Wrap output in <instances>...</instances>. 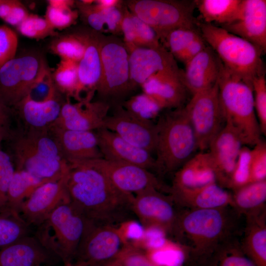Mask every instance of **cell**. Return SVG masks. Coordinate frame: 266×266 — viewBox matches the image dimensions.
Instances as JSON below:
<instances>
[{"instance_id":"cell-5","label":"cell","mask_w":266,"mask_h":266,"mask_svg":"<svg viewBox=\"0 0 266 266\" xmlns=\"http://www.w3.org/2000/svg\"><path fill=\"white\" fill-rule=\"evenodd\" d=\"M198 26L206 43L231 73L250 82L265 73L264 52L259 47L212 24L198 23Z\"/></svg>"},{"instance_id":"cell-21","label":"cell","mask_w":266,"mask_h":266,"mask_svg":"<svg viewBox=\"0 0 266 266\" xmlns=\"http://www.w3.org/2000/svg\"><path fill=\"white\" fill-rule=\"evenodd\" d=\"M140 87L143 93L154 98L164 109L183 107L188 92L182 80V70L178 66L153 74Z\"/></svg>"},{"instance_id":"cell-8","label":"cell","mask_w":266,"mask_h":266,"mask_svg":"<svg viewBox=\"0 0 266 266\" xmlns=\"http://www.w3.org/2000/svg\"><path fill=\"white\" fill-rule=\"evenodd\" d=\"M100 57L101 76L96 92L100 100L117 104L135 89L130 79L128 51L114 35H103Z\"/></svg>"},{"instance_id":"cell-37","label":"cell","mask_w":266,"mask_h":266,"mask_svg":"<svg viewBox=\"0 0 266 266\" xmlns=\"http://www.w3.org/2000/svg\"><path fill=\"white\" fill-rule=\"evenodd\" d=\"M152 262L160 266H190L186 249L176 241L169 238L162 247L144 252Z\"/></svg>"},{"instance_id":"cell-46","label":"cell","mask_w":266,"mask_h":266,"mask_svg":"<svg viewBox=\"0 0 266 266\" xmlns=\"http://www.w3.org/2000/svg\"><path fill=\"white\" fill-rule=\"evenodd\" d=\"M116 227L124 247L138 249L145 230L144 225L139 221L129 218L120 222Z\"/></svg>"},{"instance_id":"cell-27","label":"cell","mask_w":266,"mask_h":266,"mask_svg":"<svg viewBox=\"0 0 266 266\" xmlns=\"http://www.w3.org/2000/svg\"><path fill=\"white\" fill-rule=\"evenodd\" d=\"M53 256L30 234L0 249V266H43Z\"/></svg>"},{"instance_id":"cell-28","label":"cell","mask_w":266,"mask_h":266,"mask_svg":"<svg viewBox=\"0 0 266 266\" xmlns=\"http://www.w3.org/2000/svg\"><path fill=\"white\" fill-rule=\"evenodd\" d=\"M213 183L217 178L212 159L209 152L201 151L175 172L169 189H195Z\"/></svg>"},{"instance_id":"cell-26","label":"cell","mask_w":266,"mask_h":266,"mask_svg":"<svg viewBox=\"0 0 266 266\" xmlns=\"http://www.w3.org/2000/svg\"><path fill=\"white\" fill-rule=\"evenodd\" d=\"M168 194L183 209H212L232 205V193L217 183L195 189H169Z\"/></svg>"},{"instance_id":"cell-52","label":"cell","mask_w":266,"mask_h":266,"mask_svg":"<svg viewBox=\"0 0 266 266\" xmlns=\"http://www.w3.org/2000/svg\"><path fill=\"white\" fill-rule=\"evenodd\" d=\"M144 226V235L138 249L144 252L156 249L163 246L169 238L166 231L159 226Z\"/></svg>"},{"instance_id":"cell-61","label":"cell","mask_w":266,"mask_h":266,"mask_svg":"<svg viewBox=\"0 0 266 266\" xmlns=\"http://www.w3.org/2000/svg\"><path fill=\"white\" fill-rule=\"evenodd\" d=\"M86 265L83 263H70L68 264H64L63 266H85Z\"/></svg>"},{"instance_id":"cell-20","label":"cell","mask_w":266,"mask_h":266,"mask_svg":"<svg viewBox=\"0 0 266 266\" xmlns=\"http://www.w3.org/2000/svg\"><path fill=\"white\" fill-rule=\"evenodd\" d=\"M87 45L78 63V84L73 98L76 101L92 100L101 76L100 47L103 34L86 30Z\"/></svg>"},{"instance_id":"cell-47","label":"cell","mask_w":266,"mask_h":266,"mask_svg":"<svg viewBox=\"0 0 266 266\" xmlns=\"http://www.w3.org/2000/svg\"><path fill=\"white\" fill-rule=\"evenodd\" d=\"M132 19L137 47L160 48L164 46L158 33L152 28L133 13Z\"/></svg>"},{"instance_id":"cell-59","label":"cell","mask_w":266,"mask_h":266,"mask_svg":"<svg viewBox=\"0 0 266 266\" xmlns=\"http://www.w3.org/2000/svg\"><path fill=\"white\" fill-rule=\"evenodd\" d=\"M14 0H4L0 5V18L4 20L8 16Z\"/></svg>"},{"instance_id":"cell-42","label":"cell","mask_w":266,"mask_h":266,"mask_svg":"<svg viewBox=\"0 0 266 266\" xmlns=\"http://www.w3.org/2000/svg\"><path fill=\"white\" fill-rule=\"evenodd\" d=\"M16 29L24 36L35 39L58 34L45 18L34 14H30Z\"/></svg>"},{"instance_id":"cell-31","label":"cell","mask_w":266,"mask_h":266,"mask_svg":"<svg viewBox=\"0 0 266 266\" xmlns=\"http://www.w3.org/2000/svg\"><path fill=\"white\" fill-rule=\"evenodd\" d=\"M240 237L224 242L191 266H258L243 252Z\"/></svg>"},{"instance_id":"cell-30","label":"cell","mask_w":266,"mask_h":266,"mask_svg":"<svg viewBox=\"0 0 266 266\" xmlns=\"http://www.w3.org/2000/svg\"><path fill=\"white\" fill-rule=\"evenodd\" d=\"M64 101L57 95L44 102H35L24 98L15 107L27 129L49 130L57 121Z\"/></svg>"},{"instance_id":"cell-53","label":"cell","mask_w":266,"mask_h":266,"mask_svg":"<svg viewBox=\"0 0 266 266\" xmlns=\"http://www.w3.org/2000/svg\"><path fill=\"white\" fill-rule=\"evenodd\" d=\"M121 253V266H160L149 259L144 251L139 249L124 247Z\"/></svg>"},{"instance_id":"cell-7","label":"cell","mask_w":266,"mask_h":266,"mask_svg":"<svg viewBox=\"0 0 266 266\" xmlns=\"http://www.w3.org/2000/svg\"><path fill=\"white\" fill-rule=\"evenodd\" d=\"M87 220L70 202L57 207L36 228L42 245L64 264L73 263Z\"/></svg>"},{"instance_id":"cell-40","label":"cell","mask_w":266,"mask_h":266,"mask_svg":"<svg viewBox=\"0 0 266 266\" xmlns=\"http://www.w3.org/2000/svg\"><path fill=\"white\" fill-rule=\"evenodd\" d=\"M200 33L196 27H181L169 32L162 42L174 58L178 60L190 43Z\"/></svg>"},{"instance_id":"cell-23","label":"cell","mask_w":266,"mask_h":266,"mask_svg":"<svg viewBox=\"0 0 266 266\" xmlns=\"http://www.w3.org/2000/svg\"><path fill=\"white\" fill-rule=\"evenodd\" d=\"M182 70V80L192 95L209 89L218 81L223 66L209 46L189 61Z\"/></svg>"},{"instance_id":"cell-54","label":"cell","mask_w":266,"mask_h":266,"mask_svg":"<svg viewBox=\"0 0 266 266\" xmlns=\"http://www.w3.org/2000/svg\"><path fill=\"white\" fill-rule=\"evenodd\" d=\"M11 113V107L0 100V147L2 141L8 139L12 133L10 129Z\"/></svg>"},{"instance_id":"cell-18","label":"cell","mask_w":266,"mask_h":266,"mask_svg":"<svg viewBox=\"0 0 266 266\" xmlns=\"http://www.w3.org/2000/svg\"><path fill=\"white\" fill-rule=\"evenodd\" d=\"M244 145L240 134L227 122L209 144L208 149L214 164L217 183L227 189L240 151Z\"/></svg>"},{"instance_id":"cell-6","label":"cell","mask_w":266,"mask_h":266,"mask_svg":"<svg viewBox=\"0 0 266 266\" xmlns=\"http://www.w3.org/2000/svg\"><path fill=\"white\" fill-rule=\"evenodd\" d=\"M219 97L226 122L240 134L245 145L261 140V131L254 104L251 82L240 78L224 67L218 80Z\"/></svg>"},{"instance_id":"cell-9","label":"cell","mask_w":266,"mask_h":266,"mask_svg":"<svg viewBox=\"0 0 266 266\" xmlns=\"http://www.w3.org/2000/svg\"><path fill=\"white\" fill-rule=\"evenodd\" d=\"M124 3L131 13L156 32L161 43L173 30L198 26L194 0H129Z\"/></svg>"},{"instance_id":"cell-39","label":"cell","mask_w":266,"mask_h":266,"mask_svg":"<svg viewBox=\"0 0 266 266\" xmlns=\"http://www.w3.org/2000/svg\"><path fill=\"white\" fill-rule=\"evenodd\" d=\"M52 74L57 90L67 99L73 98L78 84V63L61 60Z\"/></svg>"},{"instance_id":"cell-50","label":"cell","mask_w":266,"mask_h":266,"mask_svg":"<svg viewBox=\"0 0 266 266\" xmlns=\"http://www.w3.org/2000/svg\"><path fill=\"white\" fill-rule=\"evenodd\" d=\"M18 44L16 33L6 25H0V67L16 56Z\"/></svg>"},{"instance_id":"cell-22","label":"cell","mask_w":266,"mask_h":266,"mask_svg":"<svg viewBox=\"0 0 266 266\" xmlns=\"http://www.w3.org/2000/svg\"><path fill=\"white\" fill-rule=\"evenodd\" d=\"M49 131L68 163L102 158L94 131L67 130L55 126Z\"/></svg>"},{"instance_id":"cell-19","label":"cell","mask_w":266,"mask_h":266,"mask_svg":"<svg viewBox=\"0 0 266 266\" xmlns=\"http://www.w3.org/2000/svg\"><path fill=\"white\" fill-rule=\"evenodd\" d=\"M110 108L109 103L101 100L71 102L67 99L54 126L71 130H98L103 128Z\"/></svg>"},{"instance_id":"cell-57","label":"cell","mask_w":266,"mask_h":266,"mask_svg":"<svg viewBox=\"0 0 266 266\" xmlns=\"http://www.w3.org/2000/svg\"><path fill=\"white\" fill-rule=\"evenodd\" d=\"M48 5L59 9L72 8L75 1L72 0H48Z\"/></svg>"},{"instance_id":"cell-58","label":"cell","mask_w":266,"mask_h":266,"mask_svg":"<svg viewBox=\"0 0 266 266\" xmlns=\"http://www.w3.org/2000/svg\"><path fill=\"white\" fill-rule=\"evenodd\" d=\"M124 1L120 0H94V3L100 8L108 9L122 5Z\"/></svg>"},{"instance_id":"cell-16","label":"cell","mask_w":266,"mask_h":266,"mask_svg":"<svg viewBox=\"0 0 266 266\" xmlns=\"http://www.w3.org/2000/svg\"><path fill=\"white\" fill-rule=\"evenodd\" d=\"M103 128L151 153L155 152L157 142L156 124L153 121H145L134 116L121 104H116L113 113L108 114Z\"/></svg>"},{"instance_id":"cell-3","label":"cell","mask_w":266,"mask_h":266,"mask_svg":"<svg viewBox=\"0 0 266 266\" xmlns=\"http://www.w3.org/2000/svg\"><path fill=\"white\" fill-rule=\"evenodd\" d=\"M8 139L11 140L15 169L24 170L46 181L67 173L69 164L49 130L27 129L22 133L12 132Z\"/></svg>"},{"instance_id":"cell-41","label":"cell","mask_w":266,"mask_h":266,"mask_svg":"<svg viewBox=\"0 0 266 266\" xmlns=\"http://www.w3.org/2000/svg\"><path fill=\"white\" fill-rule=\"evenodd\" d=\"M94 0L75 1L79 16L92 30L100 33H108L106 18L103 10L94 3Z\"/></svg>"},{"instance_id":"cell-36","label":"cell","mask_w":266,"mask_h":266,"mask_svg":"<svg viewBox=\"0 0 266 266\" xmlns=\"http://www.w3.org/2000/svg\"><path fill=\"white\" fill-rule=\"evenodd\" d=\"M29 226L15 211L0 212V249L31 234Z\"/></svg>"},{"instance_id":"cell-17","label":"cell","mask_w":266,"mask_h":266,"mask_svg":"<svg viewBox=\"0 0 266 266\" xmlns=\"http://www.w3.org/2000/svg\"><path fill=\"white\" fill-rule=\"evenodd\" d=\"M259 47L266 50V1L242 0L234 20L221 26Z\"/></svg>"},{"instance_id":"cell-48","label":"cell","mask_w":266,"mask_h":266,"mask_svg":"<svg viewBox=\"0 0 266 266\" xmlns=\"http://www.w3.org/2000/svg\"><path fill=\"white\" fill-rule=\"evenodd\" d=\"M78 16L77 9H59L47 5L44 18L54 30H62L74 25Z\"/></svg>"},{"instance_id":"cell-12","label":"cell","mask_w":266,"mask_h":266,"mask_svg":"<svg viewBox=\"0 0 266 266\" xmlns=\"http://www.w3.org/2000/svg\"><path fill=\"white\" fill-rule=\"evenodd\" d=\"M124 247L116 226L87 220L75 263L89 265L107 261L117 257Z\"/></svg>"},{"instance_id":"cell-14","label":"cell","mask_w":266,"mask_h":266,"mask_svg":"<svg viewBox=\"0 0 266 266\" xmlns=\"http://www.w3.org/2000/svg\"><path fill=\"white\" fill-rule=\"evenodd\" d=\"M89 161L106 175L116 188L125 193L134 195L150 188L168 193L169 187L164 186L148 169L103 158Z\"/></svg>"},{"instance_id":"cell-43","label":"cell","mask_w":266,"mask_h":266,"mask_svg":"<svg viewBox=\"0 0 266 266\" xmlns=\"http://www.w3.org/2000/svg\"><path fill=\"white\" fill-rule=\"evenodd\" d=\"M252 149L248 146L242 147L228 189L232 191L250 183Z\"/></svg>"},{"instance_id":"cell-4","label":"cell","mask_w":266,"mask_h":266,"mask_svg":"<svg viewBox=\"0 0 266 266\" xmlns=\"http://www.w3.org/2000/svg\"><path fill=\"white\" fill-rule=\"evenodd\" d=\"M156 126L155 168L163 173L175 172L199 150L183 107L160 116Z\"/></svg>"},{"instance_id":"cell-15","label":"cell","mask_w":266,"mask_h":266,"mask_svg":"<svg viewBox=\"0 0 266 266\" xmlns=\"http://www.w3.org/2000/svg\"><path fill=\"white\" fill-rule=\"evenodd\" d=\"M68 173L59 179L42 184L22 203L18 213L29 226L37 228L57 207L69 201L66 187Z\"/></svg>"},{"instance_id":"cell-38","label":"cell","mask_w":266,"mask_h":266,"mask_svg":"<svg viewBox=\"0 0 266 266\" xmlns=\"http://www.w3.org/2000/svg\"><path fill=\"white\" fill-rule=\"evenodd\" d=\"M121 105L132 115L147 121H153L165 109L154 98L144 93L131 97Z\"/></svg>"},{"instance_id":"cell-60","label":"cell","mask_w":266,"mask_h":266,"mask_svg":"<svg viewBox=\"0 0 266 266\" xmlns=\"http://www.w3.org/2000/svg\"><path fill=\"white\" fill-rule=\"evenodd\" d=\"M121 264L122 256L120 252L117 257L113 259L103 262L87 265L85 266H121Z\"/></svg>"},{"instance_id":"cell-35","label":"cell","mask_w":266,"mask_h":266,"mask_svg":"<svg viewBox=\"0 0 266 266\" xmlns=\"http://www.w3.org/2000/svg\"><path fill=\"white\" fill-rule=\"evenodd\" d=\"M49 44L51 52L61 58L78 63L83 57L87 45L86 30L55 36Z\"/></svg>"},{"instance_id":"cell-49","label":"cell","mask_w":266,"mask_h":266,"mask_svg":"<svg viewBox=\"0 0 266 266\" xmlns=\"http://www.w3.org/2000/svg\"><path fill=\"white\" fill-rule=\"evenodd\" d=\"M266 180V143L262 139L252 149L250 183Z\"/></svg>"},{"instance_id":"cell-2","label":"cell","mask_w":266,"mask_h":266,"mask_svg":"<svg viewBox=\"0 0 266 266\" xmlns=\"http://www.w3.org/2000/svg\"><path fill=\"white\" fill-rule=\"evenodd\" d=\"M244 221V217L232 206L181 208L171 236L187 249L191 266L221 243L240 236Z\"/></svg>"},{"instance_id":"cell-33","label":"cell","mask_w":266,"mask_h":266,"mask_svg":"<svg viewBox=\"0 0 266 266\" xmlns=\"http://www.w3.org/2000/svg\"><path fill=\"white\" fill-rule=\"evenodd\" d=\"M242 0H196L205 23H216L222 26L233 22L238 13Z\"/></svg>"},{"instance_id":"cell-45","label":"cell","mask_w":266,"mask_h":266,"mask_svg":"<svg viewBox=\"0 0 266 266\" xmlns=\"http://www.w3.org/2000/svg\"><path fill=\"white\" fill-rule=\"evenodd\" d=\"M254 104L262 134H266V80L265 73L254 78L251 82Z\"/></svg>"},{"instance_id":"cell-29","label":"cell","mask_w":266,"mask_h":266,"mask_svg":"<svg viewBox=\"0 0 266 266\" xmlns=\"http://www.w3.org/2000/svg\"><path fill=\"white\" fill-rule=\"evenodd\" d=\"M244 218L241 247L258 266H266V208Z\"/></svg>"},{"instance_id":"cell-10","label":"cell","mask_w":266,"mask_h":266,"mask_svg":"<svg viewBox=\"0 0 266 266\" xmlns=\"http://www.w3.org/2000/svg\"><path fill=\"white\" fill-rule=\"evenodd\" d=\"M49 67L39 52L33 51L16 55L0 67V100L14 107Z\"/></svg>"},{"instance_id":"cell-44","label":"cell","mask_w":266,"mask_h":266,"mask_svg":"<svg viewBox=\"0 0 266 266\" xmlns=\"http://www.w3.org/2000/svg\"><path fill=\"white\" fill-rule=\"evenodd\" d=\"M57 92L49 67L33 83L25 98L35 102H44L56 97Z\"/></svg>"},{"instance_id":"cell-32","label":"cell","mask_w":266,"mask_h":266,"mask_svg":"<svg viewBox=\"0 0 266 266\" xmlns=\"http://www.w3.org/2000/svg\"><path fill=\"white\" fill-rule=\"evenodd\" d=\"M232 207L244 217L266 208V180L232 191Z\"/></svg>"},{"instance_id":"cell-24","label":"cell","mask_w":266,"mask_h":266,"mask_svg":"<svg viewBox=\"0 0 266 266\" xmlns=\"http://www.w3.org/2000/svg\"><path fill=\"white\" fill-rule=\"evenodd\" d=\"M97 134L103 159L132 164L147 169L156 167L155 159L148 151L128 142L103 128L98 130Z\"/></svg>"},{"instance_id":"cell-1","label":"cell","mask_w":266,"mask_h":266,"mask_svg":"<svg viewBox=\"0 0 266 266\" xmlns=\"http://www.w3.org/2000/svg\"><path fill=\"white\" fill-rule=\"evenodd\" d=\"M70 202L88 221L117 226L129 219L134 195L116 188L89 160L68 163Z\"/></svg>"},{"instance_id":"cell-11","label":"cell","mask_w":266,"mask_h":266,"mask_svg":"<svg viewBox=\"0 0 266 266\" xmlns=\"http://www.w3.org/2000/svg\"><path fill=\"white\" fill-rule=\"evenodd\" d=\"M183 108L195 134L199 150L204 151L226 123L219 100L218 81L212 87L192 95Z\"/></svg>"},{"instance_id":"cell-34","label":"cell","mask_w":266,"mask_h":266,"mask_svg":"<svg viewBox=\"0 0 266 266\" xmlns=\"http://www.w3.org/2000/svg\"><path fill=\"white\" fill-rule=\"evenodd\" d=\"M46 182L24 170L15 169L7 192L6 209L18 213L22 203Z\"/></svg>"},{"instance_id":"cell-62","label":"cell","mask_w":266,"mask_h":266,"mask_svg":"<svg viewBox=\"0 0 266 266\" xmlns=\"http://www.w3.org/2000/svg\"><path fill=\"white\" fill-rule=\"evenodd\" d=\"M4 1V0H0V5Z\"/></svg>"},{"instance_id":"cell-25","label":"cell","mask_w":266,"mask_h":266,"mask_svg":"<svg viewBox=\"0 0 266 266\" xmlns=\"http://www.w3.org/2000/svg\"><path fill=\"white\" fill-rule=\"evenodd\" d=\"M129 63L131 82L135 89L153 74L178 66L176 60L164 46L135 48L129 52Z\"/></svg>"},{"instance_id":"cell-51","label":"cell","mask_w":266,"mask_h":266,"mask_svg":"<svg viewBox=\"0 0 266 266\" xmlns=\"http://www.w3.org/2000/svg\"><path fill=\"white\" fill-rule=\"evenodd\" d=\"M15 170L10 157L0 147V212L6 210L7 192Z\"/></svg>"},{"instance_id":"cell-13","label":"cell","mask_w":266,"mask_h":266,"mask_svg":"<svg viewBox=\"0 0 266 266\" xmlns=\"http://www.w3.org/2000/svg\"><path fill=\"white\" fill-rule=\"evenodd\" d=\"M132 209L144 226H159L171 236L181 208L169 195L150 188L134 195Z\"/></svg>"},{"instance_id":"cell-56","label":"cell","mask_w":266,"mask_h":266,"mask_svg":"<svg viewBox=\"0 0 266 266\" xmlns=\"http://www.w3.org/2000/svg\"><path fill=\"white\" fill-rule=\"evenodd\" d=\"M207 46L200 33L188 46L178 60L185 64Z\"/></svg>"},{"instance_id":"cell-55","label":"cell","mask_w":266,"mask_h":266,"mask_svg":"<svg viewBox=\"0 0 266 266\" xmlns=\"http://www.w3.org/2000/svg\"><path fill=\"white\" fill-rule=\"evenodd\" d=\"M29 14L26 7L20 1L14 0L10 12L4 21L16 28Z\"/></svg>"}]
</instances>
